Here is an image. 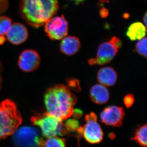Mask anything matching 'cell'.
I'll return each instance as SVG.
<instances>
[{
    "label": "cell",
    "instance_id": "6da1fadb",
    "mask_svg": "<svg viewBox=\"0 0 147 147\" xmlns=\"http://www.w3.org/2000/svg\"><path fill=\"white\" fill-rule=\"evenodd\" d=\"M76 101L69 88L62 84L50 88L44 97L47 113L62 121L72 115Z\"/></svg>",
    "mask_w": 147,
    "mask_h": 147
},
{
    "label": "cell",
    "instance_id": "7a4b0ae2",
    "mask_svg": "<svg viewBox=\"0 0 147 147\" xmlns=\"http://www.w3.org/2000/svg\"><path fill=\"white\" fill-rule=\"evenodd\" d=\"M59 8L57 0H21L19 11L27 24L38 28L55 16Z\"/></svg>",
    "mask_w": 147,
    "mask_h": 147
},
{
    "label": "cell",
    "instance_id": "3957f363",
    "mask_svg": "<svg viewBox=\"0 0 147 147\" xmlns=\"http://www.w3.org/2000/svg\"><path fill=\"white\" fill-rule=\"evenodd\" d=\"M22 121L15 103L6 99L0 104V139L13 134Z\"/></svg>",
    "mask_w": 147,
    "mask_h": 147
},
{
    "label": "cell",
    "instance_id": "277c9868",
    "mask_svg": "<svg viewBox=\"0 0 147 147\" xmlns=\"http://www.w3.org/2000/svg\"><path fill=\"white\" fill-rule=\"evenodd\" d=\"M34 124L39 127L44 137L50 138L67 134L62 121L48 113L34 116L31 118Z\"/></svg>",
    "mask_w": 147,
    "mask_h": 147
},
{
    "label": "cell",
    "instance_id": "5b68a950",
    "mask_svg": "<svg viewBox=\"0 0 147 147\" xmlns=\"http://www.w3.org/2000/svg\"><path fill=\"white\" fill-rule=\"evenodd\" d=\"M13 141L16 147H43L44 142L39 131L31 127H21L14 131Z\"/></svg>",
    "mask_w": 147,
    "mask_h": 147
},
{
    "label": "cell",
    "instance_id": "8992f818",
    "mask_svg": "<svg viewBox=\"0 0 147 147\" xmlns=\"http://www.w3.org/2000/svg\"><path fill=\"white\" fill-rule=\"evenodd\" d=\"M122 45L119 38L116 36L100 44L98 49L96 57L90 59L89 63L91 65H103L109 63L117 54Z\"/></svg>",
    "mask_w": 147,
    "mask_h": 147
},
{
    "label": "cell",
    "instance_id": "52a82bcc",
    "mask_svg": "<svg viewBox=\"0 0 147 147\" xmlns=\"http://www.w3.org/2000/svg\"><path fill=\"white\" fill-rule=\"evenodd\" d=\"M86 123L82 127V134L87 142L90 144H97L103 139V133L100 125L97 122L96 114L91 113L85 117Z\"/></svg>",
    "mask_w": 147,
    "mask_h": 147
},
{
    "label": "cell",
    "instance_id": "ba28073f",
    "mask_svg": "<svg viewBox=\"0 0 147 147\" xmlns=\"http://www.w3.org/2000/svg\"><path fill=\"white\" fill-rule=\"evenodd\" d=\"M44 25L45 32L52 40H59L67 36L68 33V22L63 15L53 16Z\"/></svg>",
    "mask_w": 147,
    "mask_h": 147
},
{
    "label": "cell",
    "instance_id": "9c48e42d",
    "mask_svg": "<svg viewBox=\"0 0 147 147\" xmlns=\"http://www.w3.org/2000/svg\"><path fill=\"white\" fill-rule=\"evenodd\" d=\"M124 116L122 108L112 105L107 107L101 112L100 121L106 125L120 127L122 125Z\"/></svg>",
    "mask_w": 147,
    "mask_h": 147
},
{
    "label": "cell",
    "instance_id": "30bf717a",
    "mask_svg": "<svg viewBox=\"0 0 147 147\" xmlns=\"http://www.w3.org/2000/svg\"><path fill=\"white\" fill-rule=\"evenodd\" d=\"M40 58L37 52L33 50H24L18 60L19 68L24 72H29L36 69L40 64Z\"/></svg>",
    "mask_w": 147,
    "mask_h": 147
},
{
    "label": "cell",
    "instance_id": "8fae6325",
    "mask_svg": "<svg viewBox=\"0 0 147 147\" xmlns=\"http://www.w3.org/2000/svg\"><path fill=\"white\" fill-rule=\"evenodd\" d=\"M6 35L7 39L10 43L14 45H19L28 39V32L24 24L14 23L12 24Z\"/></svg>",
    "mask_w": 147,
    "mask_h": 147
},
{
    "label": "cell",
    "instance_id": "7c38bea8",
    "mask_svg": "<svg viewBox=\"0 0 147 147\" xmlns=\"http://www.w3.org/2000/svg\"><path fill=\"white\" fill-rule=\"evenodd\" d=\"M60 43L61 52L67 56L76 54L81 47V43L78 38L75 36H65L62 39Z\"/></svg>",
    "mask_w": 147,
    "mask_h": 147
},
{
    "label": "cell",
    "instance_id": "4fadbf2b",
    "mask_svg": "<svg viewBox=\"0 0 147 147\" xmlns=\"http://www.w3.org/2000/svg\"><path fill=\"white\" fill-rule=\"evenodd\" d=\"M90 96L92 101L97 104H103L108 102L110 98L109 91L105 86L96 84L90 90Z\"/></svg>",
    "mask_w": 147,
    "mask_h": 147
},
{
    "label": "cell",
    "instance_id": "5bb4252c",
    "mask_svg": "<svg viewBox=\"0 0 147 147\" xmlns=\"http://www.w3.org/2000/svg\"><path fill=\"white\" fill-rule=\"evenodd\" d=\"M97 79L100 84L105 86H112L115 84L117 74L112 67H105L98 71Z\"/></svg>",
    "mask_w": 147,
    "mask_h": 147
},
{
    "label": "cell",
    "instance_id": "9a60e30c",
    "mask_svg": "<svg viewBox=\"0 0 147 147\" xmlns=\"http://www.w3.org/2000/svg\"><path fill=\"white\" fill-rule=\"evenodd\" d=\"M146 28L140 22L131 24L126 32L127 36L131 40H136L143 38L146 36Z\"/></svg>",
    "mask_w": 147,
    "mask_h": 147
},
{
    "label": "cell",
    "instance_id": "2e32d148",
    "mask_svg": "<svg viewBox=\"0 0 147 147\" xmlns=\"http://www.w3.org/2000/svg\"><path fill=\"white\" fill-rule=\"evenodd\" d=\"M147 125L137 128L131 140H134L142 147H147Z\"/></svg>",
    "mask_w": 147,
    "mask_h": 147
},
{
    "label": "cell",
    "instance_id": "e0dca14e",
    "mask_svg": "<svg viewBox=\"0 0 147 147\" xmlns=\"http://www.w3.org/2000/svg\"><path fill=\"white\" fill-rule=\"evenodd\" d=\"M12 24V20L9 17L0 16V36L6 34Z\"/></svg>",
    "mask_w": 147,
    "mask_h": 147
},
{
    "label": "cell",
    "instance_id": "ac0fdd59",
    "mask_svg": "<svg viewBox=\"0 0 147 147\" xmlns=\"http://www.w3.org/2000/svg\"><path fill=\"white\" fill-rule=\"evenodd\" d=\"M65 139L57 137L48 138L44 143L45 147H66Z\"/></svg>",
    "mask_w": 147,
    "mask_h": 147
},
{
    "label": "cell",
    "instance_id": "d6986e66",
    "mask_svg": "<svg viewBox=\"0 0 147 147\" xmlns=\"http://www.w3.org/2000/svg\"><path fill=\"white\" fill-rule=\"evenodd\" d=\"M147 38L144 37L139 40L136 45V49L139 55L147 57Z\"/></svg>",
    "mask_w": 147,
    "mask_h": 147
},
{
    "label": "cell",
    "instance_id": "ffe728a7",
    "mask_svg": "<svg viewBox=\"0 0 147 147\" xmlns=\"http://www.w3.org/2000/svg\"><path fill=\"white\" fill-rule=\"evenodd\" d=\"M64 126L67 134L70 132L77 131L80 127L79 121L74 119H70L67 121Z\"/></svg>",
    "mask_w": 147,
    "mask_h": 147
},
{
    "label": "cell",
    "instance_id": "44dd1931",
    "mask_svg": "<svg viewBox=\"0 0 147 147\" xmlns=\"http://www.w3.org/2000/svg\"><path fill=\"white\" fill-rule=\"evenodd\" d=\"M134 101V96L133 94H129L124 98V103L127 108H129L133 105Z\"/></svg>",
    "mask_w": 147,
    "mask_h": 147
},
{
    "label": "cell",
    "instance_id": "7402d4cb",
    "mask_svg": "<svg viewBox=\"0 0 147 147\" xmlns=\"http://www.w3.org/2000/svg\"><path fill=\"white\" fill-rule=\"evenodd\" d=\"M7 0H0V14L5 12L8 7Z\"/></svg>",
    "mask_w": 147,
    "mask_h": 147
},
{
    "label": "cell",
    "instance_id": "603a6c76",
    "mask_svg": "<svg viewBox=\"0 0 147 147\" xmlns=\"http://www.w3.org/2000/svg\"><path fill=\"white\" fill-rule=\"evenodd\" d=\"M82 112L81 110L76 109V110H74L73 114L74 117L75 119H78L80 118L82 115Z\"/></svg>",
    "mask_w": 147,
    "mask_h": 147
},
{
    "label": "cell",
    "instance_id": "cb8c5ba5",
    "mask_svg": "<svg viewBox=\"0 0 147 147\" xmlns=\"http://www.w3.org/2000/svg\"><path fill=\"white\" fill-rule=\"evenodd\" d=\"M6 38L4 35L0 36V45H3L5 42Z\"/></svg>",
    "mask_w": 147,
    "mask_h": 147
},
{
    "label": "cell",
    "instance_id": "d4e9b609",
    "mask_svg": "<svg viewBox=\"0 0 147 147\" xmlns=\"http://www.w3.org/2000/svg\"><path fill=\"white\" fill-rule=\"evenodd\" d=\"M147 13H145L144 16V23L145 24V26L146 27L147 26Z\"/></svg>",
    "mask_w": 147,
    "mask_h": 147
},
{
    "label": "cell",
    "instance_id": "484cf974",
    "mask_svg": "<svg viewBox=\"0 0 147 147\" xmlns=\"http://www.w3.org/2000/svg\"><path fill=\"white\" fill-rule=\"evenodd\" d=\"M72 1L76 4H79L83 2H84L85 0H72Z\"/></svg>",
    "mask_w": 147,
    "mask_h": 147
}]
</instances>
